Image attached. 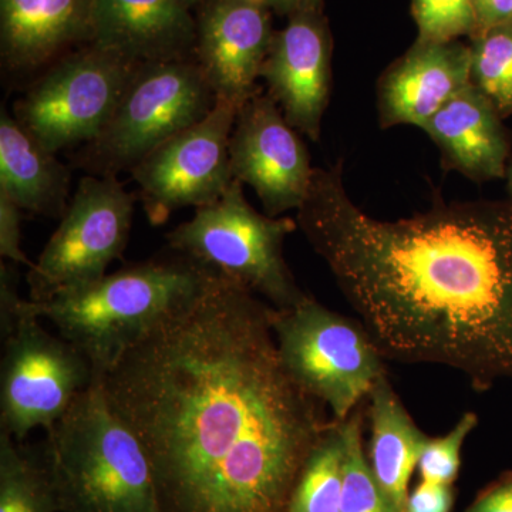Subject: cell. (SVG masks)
Here are the masks:
<instances>
[{"mask_svg": "<svg viewBox=\"0 0 512 512\" xmlns=\"http://www.w3.org/2000/svg\"><path fill=\"white\" fill-rule=\"evenodd\" d=\"M478 416L468 412L458 420L446 436L427 439L421 450L419 463L420 478L433 483L453 485L460 473L461 451L471 431L476 429Z\"/></svg>", "mask_w": 512, "mask_h": 512, "instance_id": "cell-26", "label": "cell"}, {"mask_svg": "<svg viewBox=\"0 0 512 512\" xmlns=\"http://www.w3.org/2000/svg\"><path fill=\"white\" fill-rule=\"evenodd\" d=\"M264 0H204L194 12V59L217 100L241 107L256 82L274 29Z\"/></svg>", "mask_w": 512, "mask_h": 512, "instance_id": "cell-14", "label": "cell"}, {"mask_svg": "<svg viewBox=\"0 0 512 512\" xmlns=\"http://www.w3.org/2000/svg\"><path fill=\"white\" fill-rule=\"evenodd\" d=\"M369 400L370 466L393 507L406 512L410 478L429 436L414 423L387 373L377 380Z\"/></svg>", "mask_w": 512, "mask_h": 512, "instance_id": "cell-20", "label": "cell"}, {"mask_svg": "<svg viewBox=\"0 0 512 512\" xmlns=\"http://www.w3.org/2000/svg\"><path fill=\"white\" fill-rule=\"evenodd\" d=\"M238 107L217 100L194 126L165 141L133 168L138 198L148 221L163 225L183 208L205 207L220 200L234 181L229 164V137Z\"/></svg>", "mask_w": 512, "mask_h": 512, "instance_id": "cell-11", "label": "cell"}, {"mask_svg": "<svg viewBox=\"0 0 512 512\" xmlns=\"http://www.w3.org/2000/svg\"><path fill=\"white\" fill-rule=\"evenodd\" d=\"M39 319L18 289H2L0 427L16 441L36 427L52 429L97 377L92 362L62 336L47 332Z\"/></svg>", "mask_w": 512, "mask_h": 512, "instance_id": "cell-5", "label": "cell"}, {"mask_svg": "<svg viewBox=\"0 0 512 512\" xmlns=\"http://www.w3.org/2000/svg\"><path fill=\"white\" fill-rule=\"evenodd\" d=\"M229 164L234 180L256 192L269 217L298 211L315 171L301 134L261 90L238 109L229 137Z\"/></svg>", "mask_w": 512, "mask_h": 512, "instance_id": "cell-12", "label": "cell"}, {"mask_svg": "<svg viewBox=\"0 0 512 512\" xmlns=\"http://www.w3.org/2000/svg\"><path fill=\"white\" fill-rule=\"evenodd\" d=\"M20 207L6 192L0 191V255L13 264H22L32 268L25 252L22 251V234H20Z\"/></svg>", "mask_w": 512, "mask_h": 512, "instance_id": "cell-27", "label": "cell"}, {"mask_svg": "<svg viewBox=\"0 0 512 512\" xmlns=\"http://www.w3.org/2000/svg\"><path fill=\"white\" fill-rule=\"evenodd\" d=\"M384 359L453 367L478 392L512 379V201L370 217L342 161L315 168L296 215Z\"/></svg>", "mask_w": 512, "mask_h": 512, "instance_id": "cell-2", "label": "cell"}, {"mask_svg": "<svg viewBox=\"0 0 512 512\" xmlns=\"http://www.w3.org/2000/svg\"><path fill=\"white\" fill-rule=\"evenodd\" d=\"M419 42L446 43L478 32L473 0H413Z\"/></svg>", "mask_w": 512, "mask_h": 512, "instance_id": "cell-25", "label": "cell"}, {"mask_svg": "<svg viewBox=\"0 0 512 512\" xmlns=\"http://www.w3.org/2000/svg\"><path fill=\"white\" fill-rule=\"evenodd\" d=\"M180 2L183 3L185 8L194 13L204 0H180Z\"/></svg>", "mask_w": 512, "mask_h": 512, "instance_id": "cell-32", "label": "cell"}, {"mask_svg": "<svg viewBox=\"0 0 512 512\" xmlns=\"http://www.w3.org/2000/svg\"><path fill=\"white\" fill-rule=\"evenodd\" d=\"M218 272L181 254L151 259L26 308L92 362L97 375L128 346L194 301Z\"/></svg>", "mask_w": 512, "mask_h": 512, "instance_id": "cell-3", "label": "cell"}, {"mask_svg": "<svg viewBox=\"0 0 512 512\" xmlns=\"http://www.w3.org/2000/svg\"><path fill=\"white\" fill-rule=\"evenodd\" d=\"M343 458L342 429L333 421L306 460L286 512H342Z\"/></svg>", "mask_w": 512, "mask_h": 512, "instance_id": "cell-22", "label": "cell"}, {"mask_svg": "<svg viewBox=\"0 0 512 512\" xmlns=\"http://www.w3.org/2000/svg\"><path fill=\"white\" fill-rule=\"evenodd\" d=\"M478 30L512 23V0H473Z\"/></svg>", "mask_w": 512, "mask_h": 512, "instance_id": "cell-30", "label": "cell"}, {"mask_svg": "<svg viewBox=\"0 0 512 512\" xmlns=\"http://www.w3.org/2000/svg\"><path fill=\"white\" fill-rule=\"evenodd\" d=\"M421 130L439 147L450 170L474 183L505 177L510 140L503 117L473 84L441 107Z\"/></svg>", "mask_w": 512, "mask_h": 512, "instance_id": "cell-18", "label": "cell"}, {"mask_svg": "<svg viewBox=\"0 0 512 512\" xmlns=\"http://www.w3.org/2000/svg\"><path fill=\"white\" fill-rule=\"evenodd\" d=\"M470 46L460 40L419 42L382 74L377 84L380 126L423 128L470 84Z\"/></svg>", "mask_w": 512, "mask_h": 512, "instance_id": "cell-15", "label": "cell"}, {"mask_svg": "<svg viewBox=\"0 0 512 512\" xmlns=\"http://www.w3.org/2000/svg\"><path fill=\"white\" fill-rule=\"evenodd\" d=\"M215 104L217 96L195 59L138 64L103 133L80 150L77 165L93 175L133 171Z\"/></svg>", "mask_w": 512, "mask_h": 512, "instance_id": "cell-7", "label": "cell"}, {"mask_svg": "<svg viewBox=\"0 0 512 512\" xmlns=\"http://www.w3.org/2000/svg\"><path fill=\"white\" fill-rule=\"evenodd\" d=\"M275 308L217 274L101 373L146 451L163 512H286L333 421L292 379Z\"/></svg>", "mask_w": 512, "mask_h": 512, "instance_id": "cell-1", "label": "cell"}, {"mask_svg": "<svg viewBox=\"0 0 512 512\" xmlns=\"http://www.w3.org/2000/svg\"><path fill=\"white\" fill-rule=\"evenodd\" d=\"M453 505V485L421 480L407 498L406 512H450Z\"/></svg>", "mask_w": 512, "mask_h": 512, "instance_id": "cell-28", "label": "cell"}, {"mask_svg": "<svg viewBox=\"0 0 512 512\" xmlns=\"http://www.w3.org/2000/svg\"><path fill=\"white\" fill-rule=\"evenodd\" d=\"M90 45L136 64L194 59V13L180 0H96Z\"/></svg>", "mask_w": 512, "mask_h": 512, "instance_id": "cell-17", "label": "cell"}, {"mask_svg": "<svg viewBox=\"0 0 512 512\" xmlns=\"http://www.w3.org/2000/svg\"><path fill=\"white\" fill-rule=\"evenodd\" d=\"M272 326L279 355L299 387L345 421L386 375L384 357L360 320L346 318L306 295Z\"/></svg>", "mask_w": 512, "mask_h": 512, "instance_id": "cell-8", "label": "cell"}, {"mask_svg": "<svg viewBox=\"0 0 512 512\" xmlns=\"http://www.w3.org/2000/svg\"><path fill=\"white\" fill-rule=\"evenodd\" d=\"M264 2L272 13L285 18L296 13L323 10V0H264Z\"/></svg>", "mask_w": 512, "mask_h": 512, "instance_id": "cell-31", "label": "cell"}, {"mask_svg": "<svg viewBox=\"0 0 512 512\" xmlns=\"http://www.w3.org/2000/svg\"><path fill=\"white\" fill-rule=\"evenodd\" d=\"M296 228L298 222L291 218L256 211L245 198L244 184L234 180L220 200L197 208L190 221L165 238L177 254L214 269L285 311L308 295L296 284L284 256L285 239Z\"/></svg>", "mask_w": 512, "mask_h": 512, "instance_id": "cell-6", "label": "cell"}, {"mask_svg": "<svg viewBox=\"0 0 512 512\" xmlns=\"http://www.w3.org/2000/svg\"><path fill=\"white\" fill-rule=\"evenodd\" d=\"M259 79L288 123L318 141L332 90V35L323 10L289 16L272 37Z\"/></svg>", "mask_w": 512, "mask_h": 512, "instance_id": "cell-13", "label": "cell"}, {"mask_svg": "<svg viewBox=\"0 0 512 512\" xmlns=\"http://www.w3.org/2000/svg\"><path fill=\"white\" fill-rule=\"evenodd\" d=\"M0 512H60L43 446H25L0 431Z\"/></svg>", "mask_w": 512, "mask_h": 512, "instance_id": "cell-21", "label": "cell"}, {"mask_svg": "<svg viewBox=\"0 0 512 512\" xmlns=\"http://www.w3.org/2000/svg\"><path fill=\"white\" fill-rule=\"evenodd\" d=\"M466 512H512L511 471L484 488Z\"/></svg>", "mask_w": 512, "mask_h": 512, "instance_id": "cell-29", "label": "cell"}, {"mask_svg": "<svg viewBox=\"0 0 512 512\" xmlns=\"http://www.w3.org/2000/svg\"><path fill=\"white\" fill-rule=\"evenodd\" d=\"M136 197L117 175H86L59 227L28 272L30 301L46 302L106 276L123 256Z\"/></svg>", "mask_w": 512, "mask_h": 512, "instance_id": "cell-10", "label": "cell"}, {"mask_svg": "<svg viewBox=\"0 0 512 512\" xmlns=\"http://www.w3.org/2000/svg\"><path fill=\"white\" fill-rule=\"evenodd\" d=\"M505 180H507V191L508 195H510V200L512 201V163L508 165L507 173H505Z\"/></svg>", "mask_w": 512, "mask_h": 512, "instance_id": "cell-33", "label": "cell"}, {"mask_svg": "<svg viewBox=\"0 0 512 512\" xmlns=\"http://www.w3.org/2000/svg\"><path fill=\"white\" fill-rule=\"evenodd\" d=\"M96 0H0V55L13 73L45 69L93 42Z\"/></svg>", "mask_w": 512, "mask_h": 512, "instance_id": "cell-16", "label": "cell"}, {"mask_svg": "<svg viewBox=\"0 0 512 512\" xmlns=\"http://www.w3.org/2000/svg\"><path fill=\"white\" fill-rule=\"evenodd\" d=\"M470 83L503 119L512 116V23L470 37Z\"/></svg>", "mask_w": 512, "mask_h": 512, "instance_id": "cell-23", "label": "cell"}, {"mask_svg": "<svg viewBox=\"0 0 512 512\" xmlns=\"http://www.w3.org/2000/svg\"><path fill=\"white\" fill-rule=\"evenodd\" d=\"M362 421L359 412L339 421L345 443L342 512H397L377 483L363 450Z\"/></svg>", "mask_w": 512, "mask_h": 512, "instance_id": "cell-24", "label": "cell"}, {"mask_svg": "<svg viewBox=\"0 0 512 512\" xmlns=\"http://www.w3.org/2000/svg\"><path fill=\"white\" fill-rule=\"evenodd\" d=\"M138 64L86 45L43 70L15 103L13 117L50 153L100 137Z\"/></svg>", "mask_w": 512, "mask_h": 512, "instance_id": "cell-9", "label": "cell"}, {"mask_svg": "<svg viewBox=\"0 0 512 512\" xmlns=\"http://www.w3.org/2000/svg\"><path fill=\"white\" fill-rule=\"evenodd\" d=\"M70 171L2 109L0 114V191L20 210L45 217H63Z\"/></svg>", "mask_w": 512, "mask_h": 512, "instance_id": "cell-19", "label": "cell"}, {"mask_svg": "<svg viewBox=\"0 0 512 512\" xmlns=\"http://www.w3.org/2000/svg\"><path fill=\"white\" fill-rule=\"evenodd\" d=\"M46 433L60 512H163L146 451L111 409L99 375Z\"/></svg>", "mask_w": 512, "mask_h": 512, "instance_id": "cell-4", "label": "cell"}]
</instances>
